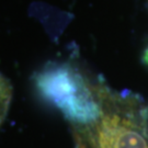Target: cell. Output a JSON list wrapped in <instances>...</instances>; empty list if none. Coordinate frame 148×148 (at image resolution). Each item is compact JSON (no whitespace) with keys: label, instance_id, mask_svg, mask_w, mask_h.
<instances>
[{"label":"cell","instance_id":"cell-1","mask_svg":"<svg viewBox=\"0 0 148 148\" xmlns=\"http://www.w3.org/2000/svg\"><path fill=\"white\" fill-rule=\"evenodd\" d=\"M100 119L85 127L91 148H148V108L130 98L108 95Z\"/></svg>","mask_w":148,"mask_h":148},{"label":"cell","instance_id":"cell-2","mask_svg":"<svg viewBox=\"0 0 148 148\" xmlns=\"http://www.w3.org/2000/svg\"><path fill=\"white\" fill-rule=\"evenodd\" d=\"M42 95L70 122L88 126L100 119L103 108L86 78L68 64L49 66L37 76Z\"/></svg>","mask_w":148,"mask_h":148},{"label":"cell","instance_id":"cell-3","mask_svg":"<svg viewBox=\"0 0 148 148\" xmlns=\"http://www.w3.org/2000/svg\"><path fill=\"white\" fill-rule=\"evenodd\" d=\"M11 99V88L8 81L0 75V124L5 119Z\"/></svg>","mask_w":148,"mask_h":148},{"label":"cell","instance_id":"cell-4","mask_svg":"<svg viewBox=\"0 0 148 148\" xmlns=\"http://www.w3.org/2000/svg\"><path fill=\"white\" fill-rule=\"evenodd\" d=\"M143 62L146 65H148V47L146 48V51H145V53L143 55Z\"/></svg>","mask_w":148,"mask_h":148}]
</instances>
